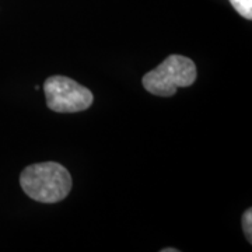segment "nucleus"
Returning a JSON list of instances; mask_svg holds the SVG:
<instances>
[{
	"label": "nucleus",
	"instance_id": "obj_1",
	"mask_svg": "<svg viewBox=\"0 0 252 252\" xmlns=\"http://www.w3.org/2000/svg\"><path fill=\"white\" fill-rule=\"evenodd\" d=\"M20 185L32 200L56 203L69 195L72 189V177L59 162H38L28 165L21 172Z\"/></svg>",
	"mask_w": 252,
	"mask_h": 252
},
{
	"label": "nucleus",
	"instance_id": "obj_2",
	"mask_svg": "<svg viewBox=\"0 0 252 252\" xmlns=\"http://www.w3.org/2000/svg\"><path fill=\"white\" fill-rule=\"evenodd\" d=\"M198 77L196 64L182 55H170L156 69L143 76V87L158 97H171L180 87L192 86Z\"/></svg>",
	"mask_w": 252,
	"mask_h": 252
},
{
	"label": "nucleus",
	"instance_id": "obj_3",
	"mask_svg": "<svg viewBox=\"0 0 252 252\" xmlns=\"http://www.w3.org/2000/svg\"><path fill=\"white\" fill-rule=\"evenodd\" d=\"M46 105L55 112L73 114L86 111L93 105V93L70 77L51 76L44 84Z\"/></svg>",
	"mask_w": 252,
	"mask_h": 252
},
{
	"label": "nucleus",
	"instance_id": "obj_4",
	"mask_svg": "<svg viewBox=\"0 0 252 252\" xmlns=\"http://www.w3.org/2000/svg\"><path fill=\"white\" fill-rule=\"evenodd\" d=\"M234 10L247 20L252 18V0H228Z\"/></svg>",
	"mask_w": 252,
	"mask_h": 252
},
{
	"label": "nucleus",
	"instance_id": "obj_5",
	"mask_svg": "<svg viewBox=\"0 0 252 252\" xmlns=\"http://www.w3.org/2000/svg\"><path fill=\"white\" fill-rule=\"evenodd\" d=\"M243 230L248 243H252V210H245L243 216Z\"/></svg>",
	"mask_w": 252,
	"mask_h": 252
},
{
	"label": "nucleus",
	"instance_id": "obj_6",
	"mask_svg": "<svg viewBox=\"0 0 252 252\" xmlns=\"http://www.w3.org/2000/svg\"><path fill=\"white\" fill-rule=\"evenodd\" d=\"M180 250H177V248H164L161 250V252H178Z\"/></svg>",
	"mask_w": 252,
	"mask_h": 252
}]
</instances>
